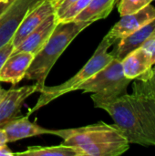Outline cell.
I'll list each match as a JSON object with an SVG mask.
<instances>
[{
	"instance_id": "cell-1",
	"label": "cell",
	"mask_w": 155,
	"mask_h": 156,
	"mask_svg": "<svg viewBox=\"0 0 155 156\" xmlns=\"http://www.w3.org/2000/svg\"><path fill=\"white\" fill-rule=\"evenodd\" d=\"M91 23L75 20L58 22L51 36L41 49L34 56L25 79L36 81L37 92L45 86L47 77L58 58L74 40V38Z\"/></svg>"
},
{
	"instance_id": "cell-2",
	"label": "cell",
	"mask_w": 155,
	"mask_h": 156,
	"mask_svg": "<svg viewBox=\"0 0 155 156\" xmlns=\"http://www.w3.org/2000/svg\"><path fill=\"white\" fill-rule=\"evenodd\" d=\"M91 99L96 108L104 110L114 121L130 144L142 146H154L151 138L144 132L131 94L125 93L116 97H103L92 93Z\"/></svg>"
},
{
	"instance_id": "cell-3",
	"label": "cell",
	"mask_w": 155,
	"mask_h": 156,
	"mask_svg": "<svg viewBox=\"0 0 155 156\" xmlns=\"http://www.w3.org/2000/svg\"><path fill=\"white\" fill-rule=\"evenodd\" d=\"M112 45L113 43L109 38L104 37L100 45L98 46L97 49L95 50L94 54L90 58V60L72 78L57 86H44L41 91L39 92L40 96L36 105L29 110L27 116L29 117L32 113L38 111L42 107L48 105L49 102L59 98L60 96L67 94L69 92L78 90V88L82 83H84L91 76H93L95 73H97L99 70H100L101 69L106 67L110 62H111L114 57L111 53L108 52V49Z\"/></svg>"
},
{
	"instance_id": "cell-4",
	"label": "cell",
	"mask_w": 155,
	"mask_h": 156,
	"mask_svg": "<svg viewBox=\"0 0 155 156\" xmlns=\"http://www.w3.org/2000/svg\"><path fill=\"white\" fill-rule=\"evenodd\" d=\"M52 135L60 137L63 140L62 144L68 146L128 142L125 135L115 124L111 125L103 122L79 128L53 130Z\"/></svg>"
},
{
	"instance_id": "cell-5",
	"label": "cell",
	"mask_w": 155,
	"mask_h": 156,
	"mask_svg": "<svg viewBox=\"0 0 155 156\" xmlns=\"http://www.w3.org/2000/svg\"><path fill=\"white\" fill-rule=\"evenodd\" d=\"M131 82L132 80L126 78L123 73L122 61L114 58L106 67L82 83L78 90L103 97H116L127 93V88Z\"/></svg>"
},
{
	"instance_id": "cell-6",
	"label": "cell",
	"mask_w": 155,
	"mask_h": 156,
	"mask_svg": "<svg viewBox=\"0 0 155 156\" xmlns=\"http://www.w3.org/2000/svg\"><path fill=\"white\" fill-rule=\"evenodd\" d=\"M43 0H13L0 15V48L12 42L26 13Z\"/></svg>"
},
{
	"instance_id": "cell-7",
	"label": "cell",
	"mask_w": 155,
	"mask_h": 156,
	"mask_svg": "<svg viewBox=\"0 0 155 156\" xmlns=\"http://www.w3.org/2000/svg\"><path fill=\"white\" fill-rule=\"evenodd\" d=\"M121 16V19L105 36L113 44L155 18V7L152 4H149L136 12Z\"/></svg>"
},
{
	"instance_id": "cell-8",
	"label": "cell",
	"mask_w": 155,
	"mask_h": 156,
	"mask_svg": "<svg viewBox=\"0 0 155 156\" xmlns=\"http://www.w3.org/2000/svg\"><path fill=\"white\" fill-rule=\"evenodd\" d=\"M55 14V7L49 0H43L31 8L23 20L12 39L14 48H16L32 31L39 27L49 16Z\"/></svg>"
},
{
	"instance_id": "cell-9",
	"label": "cell",
	"mask_w": 155,
	"mask_h": 156,
	"mask_svg": "<svg viewBox=\"0 0 155 156\" xmlns=\"http://www.w3.org/2000/svg\"><path fill=\"white\" fill-rule=\"evenodd\" d=\"M36 92H37L36 84L8 90L7 94L0 102V128L17 118L25 101Z\"/></svg>"
},
{
	"instance_id": "cell-10",
	"label": "cell",
	"mask_w": 155,
	"mask_h": 156,
	"mask_svg": "<svg viewBox=\"0 0 155 156\" xmlns=\"http://www.w3.org/2000/svg\"><path fill=\"white\" fill-rule=\"evenodd\" d=\"M122 66L125 77L132 80H146L153 69L150 56L142 47L129 53L122 60Z\"/></svg>"
},
{
	"instance_id": "cell-11",
	"label": "cell",
	"mask_w": 155,
	"mask_h": 156,
	"mask_svg": "<svg viewBox=\"0 0 155 156\" xmlns=\"http://www.w3.org/2000/svg\"><path fill=\"white\" fill-rule=\"evenodd\" d=\"M34 55L28 52H12L0 69V82L16 85L25 79Z\"/></svg>"
},
{
	"instance_id": "cell-12",
	"label": "cell",
	"mask_w": 155,
	"mask_h": 156,
	"mask_svg": "<svg viewBox=\"0 0 155 156\" xmlns=\"http://www.w3.org/2000/svg\"><path fill=\"white\" fill-rule=\"evenodd\" d=\"M57 24L58 20L56 15L53 14L49 16L39 27L32 31L16 48H15L13 52L24 51L35 56L49 38Z\"/></svg>"
},
{
	"instance_id": "cell-13",
	"label": "cell",
	"mask_w": 155,
	"mask_h": 156,
	"mask_svg": "<svg viewBox=\"0 0 155 156\" xmlns=\"http://www.w3.org/2000/svg\"><path fill=\"white\" fill-rule=\"evenodd\" d=\"M3 129L5 130L8 143H14L21 139H26L43 134H52L53 130L46 129L39 126L36 122H31L28 116H18L17 118L10 121Z\"/></svg>"
},
{
	"instance_id": "cell-14",
	"label": "cell",
	"mask_w": 155,
	"mask_h": 156,
	"mask_svg": "<svg viewBox=\"0 0 155 156\" xmlns=\"http://www.w3.org/2000/svg\"><path fill=\"white\" fill-rule=\"evenodd\" d=\"M154 32L155 18H153L143 27L119 40L118 45L111 52L112 56L122 61L129 53L142 47Z\"/></svg>"
},
{
	"instance_id": "cell-15",
	"label": "cell",
	"mask_w": 155,
	"mask_h": 156,
	"mask_svg": "<svg viewBox=\"0 0 155 156\" xmlns=\"http://www.w3.org/2000/svg\"><path fill=\"white\" fill-rule=\"evenodd\" d=\"M79 156H118L127 152L130 148L129 142L103 143L72 146Z\"/></svg>"
},
{
	"instance_id": "cell-16",
	"label": "cell",
	"mask_w": 155,
	"mask_h": 156,
	"mask_svg": "<svg viewBox=\"0 0 155 156\" xmlns=\"http://www.w3.org/2000/svg\"><path fill=\"white\" fill-rule=\"evenodd\" d=\"M117 0H92L73 20L94 23L106 18L112 11Z\"/></svg>"
},
{
	"instance_id": "cell-17",
	"label": "cell",
	"mask_w": 155,
	"mask_h": 156,
	"mask_svg": "<svg viewBox=\"0 0 155 156\" xmlns=\"http://www.w3.org/2000/svg\"><path fill=\"white\" fill-rule=\"evenodd\" d=\"M15 155L79 156V154L74 147L61 144L56 146H31L24 152L15 153Z\"/></svg>"
},
{
	"instance_id": "cell-18",
	"label": "cell",
	"mask_w": 155,
	"mask_h": 156,
	"mask_svg": "<svg viewBox=\"0 0 155 156\" xmlns=\"http://www.w3.org/2000/svg\"><path fill=\"white\" fill-rule=\"evenodd\" d=\"M132 90L133 94L155 101V68L146 80H136L132 84Z\"/></svg>"
},
{
	"instance_id": "cell-19",
	"label": "cell",
	"mask_w": 155,
	"mask_h": 156,
	"mask_svg": "<svg viewBox=\"0 0 155 156\" xmlns=\"http://www.w3.org/2000/svg\"><path fill=\"white\" fill-rule=\"evenodd\" d=\"M153 0H120L118 10L121 16L136 12L151 4Z\"/></svg>"
},
{
	"instance_id": "cell-20",
	"label": "cell",
	"mask_w": 155,
	"mask_h": 156,
	"mask_svg": "<svg viewBox=\"0 0 155 156\" xmlns=\"http://www.w3.org/2000/svg\"><path fill=\"white\" fill-rule=\"evenodd\" d=\"M91 1L92 0H78L58 18V22L73 20L84 8H86L90 5Z\"/></svg>"
},
{
	"instance_id": "cell-21",
	"label": "cell",
	"mask_w": 155,
	"mask_h": 156,
	"mask_svg": "<svg viewBox=\"0 0 155 156\" xmlns=\"http://www.w3.org/2000/svg\"><path fill=\"white\" fill-rule=\"evenodd\" d=\"M77 1L78 0H58L53 3L54 7H55V15H56L57 20L70 5H72Z\"/></svg>"
},
{
	"instance_id": "cell-22",
	"label": "cell",
	"mask_w": 155,
	"mask_h": 156,
	"mask_svg": "<svg viewBox=\"0 0 155 156\" xmlns=\"http://www.w3.org/2000/svg\"><path fill=\"white\" fill-rule=\"evenodd\" d=\"M142 48L148 53L151 58L152 62L155 63V32L146 40V42L142 46Z\"/></svg>"
},
{
	"instance_id": "cell-23",
	"label": "cell",
	"mask_w": 155,
	"mask_h": 156,
	"mask_svg": "<svg viewBox=\"0 0 155 156\" xmlns=\"http://www.w3.org/2000/svg\"><path fill=\"white\" fill-rule=\"evenodd\" d=\"M14 46L12 44V42L3 46L2 48H0V69L2 68V66L4 65L5 61L7 59V58L12 54V52L14 51Z\"/></svg>"
},
{
	"instance_id": "cell-24",
	"label": "cell",
	"mask_w": 155,
	"mask_h": 156,
	"mask_svg": "<svg viewBox=\"0 0 155 156\" xmlns=\"http://www.w3.org/2000/svg\"><path fill=\"white\" fill-rule=\"evenodd\" d=\"M15 153L11 151V149L7 146V144H5L0 147V156H14Z\"/></svg>"
},
{
	"instance_id": "cell-25",
	"label": "cell",
	"mask_w": 155,
	"mask_h": 156,
	"mask_svg": "<svg viewBox=\"0 0 155 156\" xmlns=\"http://www.w3.org/2000/svg\"><path fill=\"white\" fill-rule=\"evenodd\" d=\"M7 143H8V141H7L6 133L3 128H0V147L5 144H7Z\"/></svg>"
},
{
	"instance_id": "cell-26",
	"label": "cell",
	"mask_w": 155,
	"mask_h": 156,
	"mask_svg": "<svg viewBox=\"0 0 155 156\" xmlns=\"http://www.w3.org/2000/svg\"><path fill=\"white\" fill-rule=\"evenodd\" d=\"M13 0H9V1H5V2H0V15L8 7V5L12 3Z\"/></svg>"
},
{
	"instance_id": "cell-27",
	"label": "cell",
	"mask_w": 155,
	"mask_h": 156,
	"mask_svg": "<svg viewBox=\"0 0 155 156\" xmlns=\"http://www.w3.org/2000/svg\"><path fill=\"white\" fill-rule=\"evenodd\" d=\"M7 92H8V90H7L3 89V88H1V87H0V102H1V101H2V100L5 97V95L7 94Z\"/></svg>"
},
{
	"instance_id": "cell-28",
	"label": "cell",
	"mask_w": 155,
	"mask_h": 156,
	"mask_svg": "<svg viewBox=\"0 0 155 156\" xmlns=\"http://www.w3.org/2000/svg\"><path fill=\"white\" fill-rule=\"evenodd\" d=\"M50 2H52V3H55V2H57V1H58V0H49Z\"/></svg>"
},
{
	"instance_id": "cell-29",
	"label": "cell",
	"mask_w": 155,
	"mask_h": 156,
	"mask_svg": "<svg viewBox=\"0 0 155 156\" xmlns=\"http://www.w3.org/2000/svg\"><path fill=\"white\" fill-rule=\"evenodd\" d=\"M5 1H9V0H0V2H5Z\"/></svg>"
},
{
	"instance_id": "cell-30",
	"label": "cell",
	"mask_w": 155,
	"mask_h": 156,
	"mask_svg": "<svg viewBox=\"0 0 155 156\" xmlns=\"http://www.w3.org/2000/svg\"><path fill=\"white\" fill-rule=\"evenodd\" d=\"M153 66H155V63H154V65H153Z\"/></svg>"
},
{
	"instance_id": "cell-31",
	"label": "cell",
	"mask_w": 155,
	"mask_h": 156,
	"mask_svg": "<svg viewBox=\"0 0 155 156\" xmlns=\"http://www.w3.org/2000/svg\"><path fill=\"white\" fill-rule=\"evenodd\" d=\"M153 1H154V0H153Z\"/></svg>"
}]
</instances>
